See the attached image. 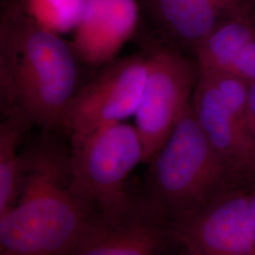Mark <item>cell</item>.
<instances>
[{"label": "cell", "mask_w": 255, "mask_h": 255, "mask_svg": "<svg viewBox=\"0 0 255 255\" xmlns=\"http://www.w3.org/2000/svg\"><path fill=\"white\" fill-rule=\"evenodd\" d=\"M78 61L70 43L39 26L13 2L0 24V94L6 117L29 128H62L79 89Z\"/></svg>", "instance_id": "1"}, {"label": "cell", "mask_w": 255, "mask_h": 255, "mask_svg": "<svg viewBox=\"0 0 255 255\" xmlns=\"http://www.w3.org/2000/svg\"><path fill=\"white\" fill-rule=\"evenodd\" d=\"M23 161L18 197L0 215L1 255H66L96 214L74 193L70 152L46 141Z\"/></svg>", "instance_id": "2"}, {"label": "cell", "mask_w": 255, "mask_h": 255, "mask_svg": "<svg viewBox=\"0 0 255 255\" xmlns=\"http://www.w3.org/2000/svg\"><path fill=\"white\" fill-rule=\"evenodd\" d=\"M148 164L141 201L168 226L224 193L249 185L212 146L192 103Z\"/></svg>", "instance_id": "3"}, {"label": "cell", "mask_w": 255, "mask_h": 255, "mask_svg": "<svg viewBox=\"0 0 255 255\" xmlns=\"http://www.w3.org/2000/svg\"><path fill=\"white\" fill-rule=\"evenodd\" d=\"M72 187L94 213L122 214L134 202L126 191L129 174L144 163L143 146L134 125L125 122L70 137Z\"/></svg>", "instance_id": "4"}, {"label": "cell", "mask_w": 255, "mask_h": 255, "mask_svg": "<svg viewBox=\"0 0 255 255\" xmlns=\"http://www.w3.org/2000/svg\"><path fill=\"white\" fill-rule=\"evenodd\" d=\"M146 55V83L133 119L148 164L191 105L200 67L195 57L168 44L151 46Z\"/></svg>", "instance_id": "5"}, {"label": "cell", "mask_w": 255, "mask_h": 255, "mask_svg": "<svg viewBox=\"0 0 255 255\" xmlns=\"http://www.w3.org/2000/svg\"><path fill=\"white\" fill-rule=\"evenodd\" d=\"M249 84L233 76L200 69L192 106L212 146L238 177L255 180V144L246 123Z\"/></svg>", "instance_id": "6"}, {"label": "cell", "mask_w": 255, "mask_h": 255, "mask_svg": "<svg viewBox=\"0 0 255 255\" xmlns=\"http://www.w3.org/2000/svg\"><path fill=\"white\" fill-rule=\"evenodd\" d=\"M147 75L146 53L117 58L79 88L64 114L62 128L82 136L133 118Z\"/></svg>", "instance_id": "7"}, {"label": "cell", "mask_w": 255, "mask_h": 255, "mask_svg": "<svg viewBox=\"0 0 255 255\" xmlns=\"http://www.w3.org/2000/svg\"><path fill=\"white\" fill-rule=\"evenodd\" d=\"M168 227L172 239L192 255H255L247 185L224 193Z\"/></svg>", "instance_id": "8"}, {"label": "cell", "mask_w": 255, "mask_h": 255, "mask_svg": "<svg viewBox=\"0 0 255 255\" xmlns=\"http://www.w3.org/2000/svg\"><path fill=\"white\" fill-rule=\"evenodd\" d=\"M168 225L142 201L117 215H93L66 255H163Z\"/></svg>", "instance_id": "9"}, {"label": "cell", "mask_w": 255, "mask_h": 255, "mask_svg": "<svg viewBox=\"0 0 255 255\" xmlns=\"http://www.w3.org/2000/svg\"><path fill=\"white\" fill-rule=\"evenodd\" d=\"M143 6L168 45L193 54L224 21L255 13V0H143Z\"/></svg>", "instance_id": "10"}, {"label": "cell", "mask_w": 255, "mask_h": 255, "mask_svg": "<svg viewBox=\"0 0 255 255\" xmlns=\"http://www.w3.org/2000/svg\"><path fill=\"white\" fill-rule=\"evenodd\" d=\"M136 0H85L82 17L70 42L78 60L105 65L133 36L139 23Z\"/></svg>", "instance_id": "11"}, {"label": "cell", "mask_w": 255, "mask_h": 255, "mask_svg": "<svg viewBox=\"0 0 255 255\" xmlns=\"http://www.w3.org/2000/svg\"><path fill=\"white\" fill-rule=\"evenodd\" d=\"M253 16L228 19L216 27L194 53L200 69L226 75L232 73L255 38Z\"/></svg>", "instance_id": "12"}, {"label": "cell", "mask_w": 255, "mask_h": 255, "mask_svg": "<svg viewBox=\"0 0 255 255\" xmlns=\"http://www.w3.org/2000/svg\"><path fill=\"white\" fill-rule=\"evenodd\" d=\"M28 126L21 119L6 117L0 125V215L15 202L24 176L19 146Z\"/></svg>", "instance_id": "13"}, {"label": "cell", "mask_w": 255, "mask_h": 255, "mask_svg": "<svg viewBox=\"0 0 255 255\" xmlns=\"http://www.w3.org/2000/svg\"><path fill=\"white\" fill-rule=\"evenodd\" d=\"M20 8L39 26L62 36L74 31L85 0H17Z\"/></svg>", "instance_id": "14"}, {"label": "cell", "mask_w": 255, "mask_h": 255, "mask_svg": "<svg viewBox=\"0 0 255 255\" xmlns=\"http://www.w3.org/2000/svg\"><path fill=\"white\" fill-rule=\"evenodd\" d=\"M246 123L255 144V82L249 84L246 104Z\"/></svg>", "instance_id": "15"}, {"label": "cell", "mask_w": 255, "mask_h": 255, "mask_svg": "<svg viewBox=\"0 0 255 255\" xmlns=\"http://www.w3.org/2000/svg\"><path fill=\"white\" fill-rule=\"evenodd\" d=\"M249 203L251 219L255 236V180L249 185Z\"/></svg>", "instance_id": "16"}, {"label": "cell", "mask_w": 255, "mask_h": 255, "mask_svg": "<svg viewBox=\"0 0 255 255\" xmlns=\"http://www.w3.org/2000/svg\"><path fill=\"white\" fill-rule=\"evenodd\" d=\"M181 255H192L191 254H189L187 251H185V250H183V252H182V254Z\"/></svg>", "instance_id": "17"}, {"label": "cell", "mask_w": 255, "mask_h": 255, "mask_svg": "<svg viewBox=\"0 0 255 255\" xmlns=\"http://www.w3.org/2000/svg\"><path fill=\"white\" fill-rule=\"evenodd\" d=\"M253 20H254V22H255V13L254 14V16H253Z\"/></svg>", "instance_id": "18"}]
</instances>
